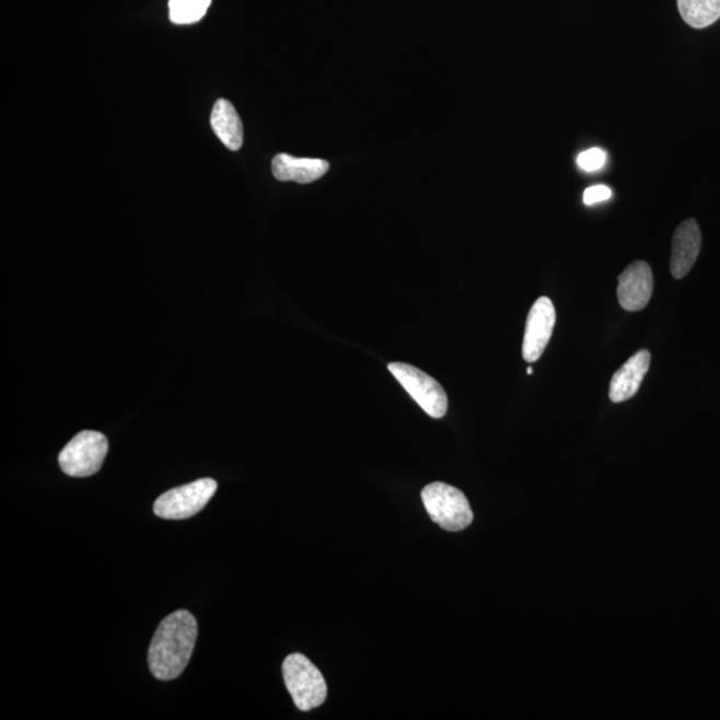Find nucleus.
Segmentation results:
<instances>
[{
	"label": "nucleus",
	"instance_id": "obj_7",
	"mask_svg": "<svg viewBox=\"0 0 720 720\" xmlns=\"http://www.w3.org/2000/svg\"><path fill=\"white\" fill-rule=\"evenodd\" d=\"M555 323H557V311L551 299L541 297L533 304L527 316L522 347L526 362H536L543 356L551 339Z\"/></svg>",
	"mask_w": 720,
	"mask_h": 720
},
{
	"label": "nucleus",
	"instance_id": "obj_5",
	"mask_svg": "<svg viewBox=\"0 0 720 720\" xmlns=\"http://www.w3.org/2000/svg\"><path fill=\"white\" fill-rule=\"evenodd\" d=\"M217 490L218 484L211 478L173 488L155 500V515L171 521L188 520L206 508Z\"/></svg>",
	"mask_w": 720,
	"mask_h": 720
},
{
	"label": "nucleus",
	"instance_id": "obj_6",
	"mask_svg": "<svg viewBox=\"0 0 720 720\" xmlns=\"http://www.w3.org/2000/svg\"><path fill=\"white\" fill-rule=\"evenodd\" d=\"M388 370L429 417L441 419L448 414V394L434 378L411 364L400 362L390 363Z\"/></svg>",
	"mask_w": 720,
	"mask_h": 720
},
{
	"label": "nucleus",
	"instance_id": "obj_8",
	"mask_svg": "<svg viewBox=\"0 0 720 720\" xmlns=\"http://www.w3.org/2000/svg\"><path fill=\"white\" fill-rule=\"evenodd\" d=\"M652 290H654V278L651 268L646 262L638 260L620 274L616 294L622 307L636 313L649 304Z\"/></svg>",
	"mask_w": 720,
	"mask_h": 720
},
{
	"label": "nucleus",
	"instance_id": "obj_17",
	"mask_svg": "<svg viewBox=\"0 0 720 720\" xmlns=\"http://www.w3.org/2000/svg\"><path fill=\"white\" fill-rule=\"evenodd\" d=\"M533 372H534L533 369H531V368L527 369V374L529 375L533 374Z\"/></svg>",
	"mask_w": 720,
	"mask_h": 720
},
{
	"label": "nucleus",
	"instance_id": "obj_1",
	"mask_svg": "<svg viewBox=\"0 0 720 720\" xmlns=\"http://www.w3.org/2000/svg\"><path fill=\"white\" fill-rule=\"evenodd\" d=\"M198 639V624L187 609L170 614L158 626L149 650L151 674L160 681H173L186 670Z\"/></svg>",
	"mask_w": 720,
	"mask_h": 720
},
{
	"label": "nucleus",
	"instance_id": "obj_12",
	"mask_svg": "<svg viewBox=\"0 0 720 720\" xmlns=\"http://www.w3.org/2000/svg\"><path fill=\"white\" fill-rule=\"evenodd\" d=\"M211 127L216 136L231 151H237L243 144V125L233 103L219 100L212 108Z\"/></svg>",
	"mask_w": 720,
	"mask_h": 720
},
{
	"label": "nucleus",
	"instance_id": "obj_13",
	"mask_svg": "<svg viewBox=\"0 0 720 720\" xmlns=\"http://www.w3.org/2000/svg\"><path fill=\"white\" fill-rule=\"evenodd\" d=\"M683 21L694 28H706L720 18V0H678Z\"/></svg>",
	"mask_w": 720,
	"mask_h": 720
},
{
	"label": "nucleus",
	"instance_id": "obj_10",
	"mask_svg": "<svg viewBox=\"0 0 720 720\" xmlns=\"http://www.w3.org/2000/svg\"><path fill=\"white\" fill-rule=\"evenodd\" d=\"M651 353L640 350L627 360L622 368L615 372L609 383V399L622 403L631 399L639 392L640 386L650 369Z\"/></svg>",
	"mask_w": 720,
	"mask_h": 720
},
{
	"label": "nucleus",
	"instance_id": "obj_9",
	"mask_svg": "<svg viewBox=\"0 0 720 720\" xmlns=\"http://www.w3.org/2000/svg\"><path fill=\"white\" fill-rule=\"evenodd\" d=\"M701 247L699 224L695 219H687L676 229L673 237L670 270L675 279H683L697 262Z\"/></svg>",
	"mask_w": 720,
	"mask_h": 720
},
{
	"label": "nucleus",
	"instance_id": "obj_14",
	"mask_svg": "<svg viewBox=\"0 0 720 720\" xmlns=\"http://www.w3.org/2000/svg\"><path fill=\"white\" fill-rule=\"evenodd\" d=\"M211 0H170V21L175 24H194L206 15Z\"/></svg>",
	"mask_w": 720,
	"mask_h": 720
},
{
	"label": "nucleus",
	"instance_id": "obj_3",
	"mask_svg": "<svg viewBox=\"0 0 720 720\" xmlns=\"http://www.w3.org/2000/svg\"><path fill=\"white\" fill-rule=\"evenodd\" d=\"M427 512L438 526L448 531H462L473 523L472 506L457 488L436 481L422 490Z\"/></svg>",
	"mask_w": 720,
	"mask_h": 720
},
{
	"label": "nucleus",
	"instance_id": "obj_4",
	"mask_svg": "<svg viewBox=\"0 0 720 720\" xmlns=\"http://www.w3.org/2000/svg\"><path fill=\"white\" fill-rule=\"evenodd\" d=\"M108 453L107 438L101 432L82 431L59 454L62 472L72 478H88L103 466Z\"/></svg>",
	"mask_w": 720,
	"mask_h": 720
},
{
	"label": "nucleus",
	"instance_id": "obj_15",
	"mask_svg": "<svg viewBox=\"0 0 720 720\" xmlns=\"http://www.w3.org/2000/svg\"><path fill=\"white\" fill-rule=\"evenodd\" d=\"M607 155L601 149H590L583 151L581 155L578 156V166L588 173H594V171L601 170L606 163Z\"/></svg>",
	"mask_w": 720,
	"mask_h": 720
},
{
	"label": "nucleus",
	"instance_id": "obj_2",
	"mask_svg": "<svg viewBox=\"0 0 720 720\" xmlns=\"http://www.w3.org/2000/svg\"><path fill=\"white\" fill-rule=\"evenodd\" d=\"M287 689L301 711H310L325 704L327 683L318 669L302 654H291L283 662Z\"/></svg>",
	"mask_w": 720,
	"mask_h": 720
},
{
	"label": "nucleus",
	"instance_id": "obj_16",
	"mask_svg": "<svg viewBox=\"0 0 720 720\" xmlns=\"http://www.w3.org/2000/svg\"><path fill=\"white\" fill-rule=\"evenodd\" d=\"M612 198V190L607 186H593L588 188L583 194V201L588 206H593Z\"/></svg>",
	"mask_w": 720,
	"mask_h": 720
},
{
	"label": "nucleus",
	"instance_id": "obj_11",
	"mask_svg": "<svg viewBox=\"0 0 720 720\" xmlns=\"http://www.w3.org/2000/svg\"><path fill=\"white\" fill-rule=\"evenodd\" d=\"M329 163L311 158H295L289 154H278L272 160V174L278 181L297 182L306 185L327 174Z\"/></svg>",
	"mask_w": 720,
	"mask_h": 720
}]
</instances>
